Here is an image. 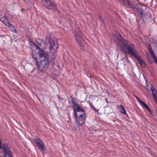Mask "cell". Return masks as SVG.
I'll list each match as a JSON object with an SVG mask.
<instances>
[{
	"mask_svg": "<svg viewBox=\"0 0 157 157\" xmlns=\"http://www.w3.org/2000/svg\"><path fill=\"white\" fill-rule=\"evenodd\" d=\"M43 3L46 8L50 10H55L56 9L55 5L49 0H43Z\"/></svg>",
	"mask_w": 157,
	"mask_h": 157,
	"instance_id": "obj_7",
	"label": "cell"
},
{
	"mask_svg": "<svg viewBox=\"0 0 157 157\" xmlns=\"http://www.w3.org/2000/svg\"><path fill=\"white\" fill-rule=\"evenodd\" d=\"M30 51L38 68L44 72L48 69L50 62L49 57L42 49L34 43H30Z\"/></svg>",
	"mask_w": 157,
	"mask_h": 157,
	"instance_id": "obj_1",
	"label": "cell"
},
{
	"mask_svg": "<svg viewBox=\"0 0 157 157\" xmlns=\"http://www.w3.org/2000/svg\"><path fill=\"white\" fill-rule=\"evenodd\" d=\"M118 109H119V111H120V112H121L122 114H125L127 115L126 111L125 110V108H124L122 106H118Z\"/></svg>",
	"mask_w": 157,
	"mask_h": 157,
	"instance_id": "obj_11",
	"label": "cell"
},
{
	"mask_svg": "<svg viewBox=\"0 0 157 157\" xmlns=\"http://www.w3.org/2000/svg\"><path fill=\"white\" fill-rule=\"evenodd\" d=\"M118 39L121 44L120 45L121 47L124 51L127 53H129L131 55L134 57V58H135L136 60H137L139 63L140 64V65L142 67H145V62L143 60V59L139 55L136 51H135V50L131 45H129L128 42L126 40H125L120 35H119V37H118Z\"/></svg>",
	"mask_w": 157,
	"mask_h": 157,
	"instance_id": "obj_2",
	"label": "cell"
},
{
	"mask_svg": "<svg viewBox=\"0 0 157 157\" xmlns=\"http://www.w3.org/2000/svg\"><path fill=\"white\" fill-rule=\"evenodd\" d=\"M135 97H136V99H137L139 102V103H140V104H141V105H142V106L144 107V108H145V109H147V110H148V111L150 113H152L151 110V109H150V108H149V106H148L147 104H145V103H144V102H142V101H141V99H140L138 98L137 97H136V96H135Z\"/></svg>",
	"mask_w": 157,
	"mask_h": 157,
	"instance_id": "obj_8",
	"label": "cell"
},
{
	"mask_svg": "<svg viewBox=\"0 0 157 157\" xmlns=\"http://www.w3.org/2000/svg\"><path fill=\"white\" fill-rule=\"evenodd\" d=\"M151 90L152 93V96L154 98V100L157 104V91L156 89L153 87H151Z\"/></svg>",
	"mask_w": 157,
	"mask_h": 157,
	"instance_id": "obj_9",
	"label": "cell"
},
{
	"mask_svg": "<svg viewBox=\"0 0 157 157\" xmlns=\"http://www.w3.org/2000/svg\"><path fill=\"white\" fill-rule=\"evenodd\" d=\"M149 52H150V53H151L152 57V59H153L154 61V62L157 65V58H156V56H155L154 53V52H153L152 49L151 47H149Z\"/></svg>",
	"mask_w": 157,
	"mask_h": 157,
	"instance_id": "obj_10",
	"label": "cell"
},
{
	"mask_svg": "<svg viewBox=\"0 0 157 157\" xmlns=\"http://www.w3.org/2000/svg\"><path fill=\"white\" fill-rule=\"evenodd\" d=\"M2 150L4 157H13L12 152L7 145L4 144L2 147Z\"/></svg>",
	"mask_w": 157,
	"mask_h": 157,
	"instance_id": "obj_6",
	"label": "cell"
},
{
	"mask_svg": "<svg viewBox=\"0 0 157 157\" xmlns=\"http://www.w3.org/2000/svg\"><path fill=\"white\" fill-rule=\"evenodd\" d=\"M33 141L41 151L43 153H45L46 152L47 150L46 147L45 146L44 143L42 140H41L38 137L34 139Z\"/></svg>",
	"mask_w": 157,
	"mask_h": 157,
	"instance_id": "obj_4",
	"label": "cell"
},
{
	"mask_svg": "<svg viewBox=\"0 0 157 157\" xmlns=\"http://www.w3.org/2000/svg\"><path fill=\"white\" fill-rule=\"evenodd\" d=\"M1 22H3V23L5 24V26L8 27V28L10 29L11 31L14 33H17L16 30L14 28V27L10 23V22L8 21V20L5 17H3L1 18Z\"/></svg>",
	"mask_w": 157,
	"mask_h": 157,
	"instance_id": "obj_5",
	"label": "cell"
},
{
	"mask_svg": "<svg viewBox=\"0 0 157 157\" xmlns=\"http://www.w3.org/2000/svg\"><path fill=\"white\" fill-rule=\"evenodd\" d=\"M73 107L74 110V116L76 122L80 125L85 124L86 118L85 112L79 105L73 101Z\"/></svg>",
	"mask_w": 157,
	"mask_h": 157,
	"instance_id": "obj_3",
	"label": "cell"
}]
</instances>
